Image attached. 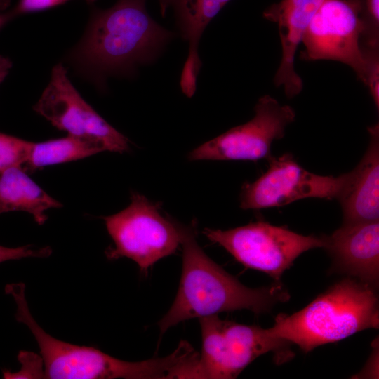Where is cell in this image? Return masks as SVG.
Wrapping results in <instances>:
<instances>
[{
    "label": "cell",
    "instance_id": "obj_20",
    "mask_svg": "<svg viewBox=\"0 0 379 379\" xmlns=\"http://www.w3.org/2000/svg\"><path fill=\"white\" fill-rule=\"evenodd\" d=\"M365 62L364 84L368 88L377 109H379V48L361 46Z\"/></svg>",
    "mask_w": 379,
    "mask_h": 379
},
{
    "label": "cell",
    "instance_id": "obj_18",
    "mask_svg": "<svg viewBox=\"0 0 379 379\" xmlns=\"http://www.w3.org/2000/svg\"><path fill=\"white\" fill-rule=\"evenodd\" d=\"M362 23L361 46L379 48V0H349Z\"/></svg>",
    "mask_w": 379,
    "mask_h": 379
},
{
    "label": "cell",
    "instance_id": "obj_15",
    "mask_svg": "<svg viewBox=\"0 0 379 379\" xmlns=\"http://www.w3.org/2000/svg\"><path fill=\"white\" fill-rule=\"evenodd\" d=\"M230 0H173L178 27L182 38L189 44V51L180 77L183 93L192 97L201 66L198 45L203 32L211 20Z\"/></svg>",
    "mask_w": 379,
    "mask_h": 379
},
{
    "label": "cell",
    "instance_id": "obj_6",
    "mask_svg": "<svg viewBox=\"0 0 379 379\" xmlns=\"http://www.w3.org/2000/svg\"><path fill=\"white\" fill-rule=\"evenodd\" d=\"M103 219L114 244L105 252L107 258H129L142 272L180 244L175 221L163 217L156 204L138 193L132 194L126 208Z\"/></svg>",
    "mask_w": 379,
    "mask_h": 379
},
{
    "label": "cell",
    "instance_id": "obj_1",
    "mask_svg": "<svg viewBox=\"0 0 379 379\" xmlns=\"http://www.w3.org/2000/svg\"><path fill=\"white\" fill-rule=\"evenodd\" d=\"M146 0H117L93 8L85 32L67 55L77 72L99 88L111 75H126L154 60L173 35L148 13Z\"/></svg>",
    "mask_w": 379,
    "mask_h": 379
},
{
    "label": "cell",
    "instance_id": "obj_22",
    "mask_svg": "<svg viewBox=\"0 0 379 379\" xmlns=\"http://www.w3.org/2000/svg\"><path fill=\"white\" fill-rule=\"evenodd\" d=\"M70 0H18L15 6L10 10L13 19L20 15L42 11L55 8ZM93 4L96 0H85Z\"/></svg>",
    "mask_w": 379,
    "mask_h": 379
},
{
    "label": "cell",
    "instance_id": "obj_26",
    "mask_svg": "<svg viewBox=\"0 0 379 379\" xmlns=\"http://www.w3.org/2000/svg\"><path fill=\"white\" fill-rule=\"evenodd\" d=\"M11 60L3 55H0V84L4 81L12 68Z\"/></svg>",
    "mask_w": 379,
    "mask_h": 379
},
{
    "label": "cell",
    "instance_id": "obj_10",
    "mask_svg": "<svg viewBox=\"0 0 379 379\" xmlns=\"http://www.w3.org/2000/svg\"><path fill=\"white\" fill-rule=\"evenodd\" d=\"M362 23L349 0H324L301 40L302 60H330L350 67L364 83L365 62L361 48Z\"/></svg>",
    "mask_w": 379,
    "mask_h": 379
},
{
    "label": "cell",
    "instance_id": "obj_23",
    "mask_svg": "<svg viewBox=\"0 0 379 379\" xmlns=\"http://www.w3.org/2000/svg\"><path fill=\"white\" fill-rule=\"evenodd\" d=\"M52 253L50 247L34 248L30 246L10 248L0 245V263L25 258H46Z\"/></svg>",
    "mask_w": 379,
    "mask_h": 379
},
{
    "label": "cell",
    "instance_id": "obj_25",
    "mask_svg": "<svg viewBox=\"0 0 379 379\" xmlns=\"http://www.w3.org/2000/svg\"><path fill=\"white\" fill-rule=\"evenodd\" d=\"M11 0H0V29L13 19L10 10L7 11Z\"/></svg>",
    "mask_w": 379,
    "mask_h": 379
},
{
    "label": "cell",
    "instance_id": "obj_19",
    "mask_svg": "<svg viewBox=\"0 0 379 379\" xmlns=\"http://www.w3.org/2000/svg\"><path fill=\"white\" fill-rule=\"evenodd\" d=\"M33 142L0 133V173L29 160Z\"/></svg>",
    "mask_w": 379,
    "mask_h": 379
},
{
    "label": "cell",
    "instance_id": "obj_3",
    "mask_svg": "<svg viewBox=\"0 0 379 379\" xmlns=\"http://www.w3.org/2000/svg\"><path fill=\"white\" fill-rule=\"evenodd\" d=\"M376 289L355 278H345L302 310L279 314L267 328L275 338L295 344L305 353L368 328H378Z\"/></svg>",
    "mask_w": 379,
    "mask_h": 379
},
{
    "label": "cell",
    "instance_id": "obj_13",
    "mask_svg": "<svg viewBox=\"0 0 379 379\" xmlns=\"http://www.w3.org/2000/svg\"><path fill=\"white\" fill-rule=\"evenodd\" d=\"M324 0H281L267 8L264 17L278 25L281 58L274 82L291 98L299 94L302 81L294 68L295 55L302 35Z\"/></svg>",
    "mask_w": 379,
    "mask_h": 379
},
{
    "label": "cell",
    "instance_id": "obj_4",
    "mask_svg": "<svg viewBox=\"0 0 379 379\" xmlns=\"http://www.w3.org/2000/svg\"><path fill=\"white\" fill-rule=\"evenodd\" d=\"M14 298L16 319L25 324L39 347L44 366V378L52 379H169L177 360L171 354L162 358L126 361L92 347L61 341L47 333L32 317L22 283L6 288Z\"/></svg>",
    "mask_w": 379,
    "mask_h": 379
},
{
    "label": "cell",
    "instance_id": "obj_24",
    "mask_svg": "<svg viewBox=\"0 0 379 379\" xmlns=\"http://www.w3.org/2000/svg\"><path fill=\"white\" fill-rule=\"evenodd\" d=\"M353 378H378V347H375L372 351L367 364L361 371Z\"/></svg>",
    "mask_w": 379,
    "mask_h": 379
},
{
    "label": "cell",
    "instance_id": "obj_2",
    "mask_svg": "<svg viewBox=\"0 0 379 379\" xmlns=\"http://www.w3.org/2000/svg\"><path fill=\"white\" fill-rule=\"evenodd\" d=\"M175 224L182 247V274L175 298L158 322L161 334L185 320L239 310L260 314L288 301L290 295L279 281L258 288L243 285L199 246L194 224Z\"/></svg>",
    "mask_w": 379,
    "mask_h": 379
},
{
    "label": "cell",
    "instance_id": "obj_5",
    "mask_svg": "<svg viewBox=\"0 0 379 379\" xmlns=\"http://www.w3.org/2000/svg\"><path fill=\"white\" fill-rule=\"evenodd\" d=\"M202 347L197 378L232 379L260 355L272 352L277 364L292 359L290 343L270 335L267 328L221 319L199 318Z\"/></svg>",
    "mask_w": 379,
    "mask_h": 379
},
{
    "label": "cell",
    "instance_id": "obj_11",
    "mask_svg": "<svg viewBox=\"0 0 379 379\" xmlns=\"http://www.w3.org/2000/svg\"><path fill=\"white\" fill-rule=\"evenodd\" d=\"M33 109L53 126L69 135L103 141L109 152L122 153L129 148L128 139L84 100L61 63L53 67L50 81Z\"/></svg>",
    "mask_w": 379,
    "mask_h": 379
},
{
    "label": "cell",
    "instance_id": "obj_12",
    "mask_svg": "<svg viewBox=\"0 0 379 379\" xmlns=\"http://www.w3.org/2000/svg\"><path fill=\"white\" fill-rule=\"evenodd\" d=\"M332 259V272L347 274L377 289L379 280V221L343 225L322 236Z\"/></svg>",
    "mask_w": 379,
    "mask_h": 379
},
{
    "label": "cell",
    "instance_id": "obj_7",
    "mask_svg": "<svg viewBox=\"0 0 379 379\" xmlns=\"http://www.w3.org/2000/svg\"><path fill=\"white\" fill-rule=\"evenodd\" d=\"M203 233L245 267L263 272L276 281L300 255L324 246L322 237L300 234L261 221L227 230L206 228Z\"/></svg>",
    "mask_w": 379,
    "mask_h": 379
},
{
    "label": "cell",
    "instance_id": "obj_27",
    "mask_svg": "<svg viewBox=\"0 0 379 379\" xmlns=\"http://www.w3.org/2000/svg\"><path fill=\"white\" fill-rule=\"evenodd\" d=\"M160 6L161 13L164 16L167 8L172 4L173 0H158Z\"/></svg>",
    "mask_w": 379,
    "mask_h": 379
},
{
    "label": "cell",
    "instance_id": "obj_17",
    "mask_svg": "<svg viewBox=\"0 0 379 379\" xmlns=\"http://www.w3.org/2000/svg\"><path fill=\"white\" fill-rule=\"evenodd\" d=\"M108 151L106 144L89 136L69 135L62 138L33 142L27 165L30 169L66 163Z\"/></svg>",
    "mask_w": 379,
    "mask_h": 379
},
{
    "label": "cell",
    "instance_id": "obj_16",
    "mask_svg": "<svg viewBox=\"0 0 379 379\" xmlns=\"http://www.w3.org/2000/svg\"><path fill=\"white\" fill-rule=\"evenodd\" d=\"M62 206L21 167H13L0 173V214L24 211L32 214L39 225H43L47 220L46 211Z\"/></svg>",
    "mask_w": 379,
    "mask_h": 379
},
{
    "label": "cell",
    "instance_id": "obj_8",
    "mask_svg": "<svg viewBox=\"0 0 379 379\" xmlns=\"http://www.w3.org/2000/svg\"><path fill=\"white\" fill-rule=\"evenodd\" d=\"M254 117L193 149L189 159L258 160L270 158L274 140L281 139L295 118L293 107L266 95L256 103Z\"/></svg>",
    "mask_w": 379,
    "mask_h": 379
},
{
    "label": "cell",
    "instance_id": "obj_14",
    "mask_svg": "<svg viewBox=\"0 0 379 379\" xmlns=\"http://www.w3.org/2000/svg\"><path fill=\"white\" fill-rule=\"evenodd\" d=\"M368 147L358 165L347 173V180L338 197L343 224L379 220V125L368 128Z\"/></svg>",
    "mask_w": 379,
    "mask_h": 379
},
{
    "label": "cell",
    "instance_id": "obj_21",
    "mask_svg": "<svg viewBox=\"0 0 379 379\" xmlns=\"http://www.w3.org/2000/svg\"><path fill=\"white\" fill-rule=\"evenodd\" d=\"M18 359L22 365L21 368L15 373L4 371V378H44V366L41 356L30 352L20 351Z\"/></svg>",
    "mask_w": 379,
    "mask_h": 379
},
{
    "label": "cell",
    "instance_id": "obj_9",
    "mask_svg": "<svg viewBox=\"0 0 379 379\" xmlns=\"http://www.w3.org/2000/svg\"><path fill=\"white\" fill-rule=\"evenodd\" d=\"M267 159V171L242 187L241 208L280 207L310 197L338 199L347 180V173L333 177L311 173L288 154Z\"/></svg>",
    "mask_w": 379,
    "mask_h": 379
}]
</instances>
